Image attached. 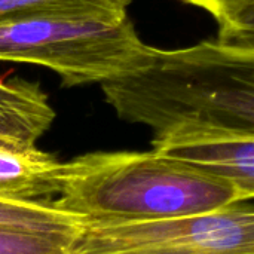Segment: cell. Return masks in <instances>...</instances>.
Returning <instances> with one entry per match:
<instances>
[{
	"label": "cell",
	"mask_w": 254,
	"mask_h": 254,
	"mask_svg": "<svg viewBox=\"0 0 254 254\" xmlns=\"http://www.w3.org/2000/svg\"><path fill=\"white\" fill-rule=\"evenodd\" d=\"M149 45L128 16L45 15L0 24V61L55 71L64 86L103 83L143 67Z\"/></svg>",
	"instance_id": "obj_3"
},
{
	"label": "cell",
	"mask_w": 254,
	"mask_h": 254,
	"mask_svg": "<svg viewBox=\"0 0 254 254\" xmlns=\"http://www.w3.org/2000/svg\"><path fill=\"white\" fill-rule=\"evenodd\" d=\"M101 89L122 121L155 132L188 121L254 131V46L217 39L180 49L149 46L143 67Z\"/></svg>",
	"instance_id": "obj_1"
},
{
	"label": "cell",
	"mask_w": 254,
	"mask_h": 254,
	"mask_svg": "<svg viewBox=\"0 0 254 254\" xmlns=\"http://www.w3.org/2000/svg\"><path fill=\"white\" fill-rule=\"evenodd\" d=\"M132 0H0V24L45 15H89L107 19L128 16Z\"/></svg>",
	"instance_id": "obj_9"
},
{
	"label": "cell",
	"mask_w": 254,
	"mask_h": 254,
	"mask_svg": "<svg viewBox=\"0 0 254 254\" xmlns=\"http://www.w3.org/2000/svg\"><path fill=\"white\" fill-rule=\"evenodd\" d=\"M210 12L219 25L217 40L254 46V0H185Z\"/></svg>",
	"instance_id": "obj_10"
},
{
	"label": "cell",
	"mask_w": 254,
	"mask_h": 254,
	"mask_svg": "<svg viewBox=\"0 0 254 254\" xmlns=\"http://www.w3.org/2000/svg\"><path fill=\"white\" fill-rule=\"evenodd\" d=\"M71 238L0 228V254H67Z\"/></svg>",
	"instance_id": "obj_11"
},
{
	"label": "cell",
	"mask_w": 254,
	"mask_h": 254,
	"mask_svg": "<svg viewBox=\"0 0 254 254\" xmlns=\"http://www.w3.org/2000/svg\"><path fill=\"white\" fill-rule=\"evenodd\" d=\"M80 219L58 208L52 199L0 198V228L73 237Z\"/></svg>",
	"instance_id": "obj_8"
},
{
	"label": "cell",
	"mask_w": 254,
	"mask_h": 254,
	"mask_svg": "<svg viewBox=\"0 0 254 254\" xmlns=\"http://www.w3.org/2000/svg\"><path fill=\"white\" fill-rule=\"evenodd\" d=\"M152 150L201 174L254 195V131L188 121L155 132Z\"/></svg>",
	"instance_id": "obj_5"
},
{
	"label": "cell",
	"mask_w": 254,
	"mask_h": 254,
	"mask_svg": "<svg viewBox=\"0 0 254 254\" xmlns=\"http://www.w3.org/2000/svg\"><path fill=\"white\" fill-rule=\"evenodd\" d=\"M63 162L36 146L0 140V198L52 199L58 193Z\"/></svg>",
	"instance_id": "obj_6"
},
{
	"label": "cell",
	"mask_w": 254,
	"mask_h": 254,
	"mask_svg": "<svg viewBox=\"0 0 254 254\" xmlns=\"http://www.w3.org/2000/svg\"><path fill=\"white\" fill-rule=\"evenodd\" d=\"M247 199L237 188L149 152H91L63 162L52 202L82 222L210 213Z\"/></svg>",
	"instance_id": "obj_2"
},
{
	"label": "cell",
	"mask_w": 254,
	"mask_h": 254,
	"mask_svg": "<svg viewBox=\"0 0 254 254\" xmlns=\"http://www.w3.org/2000/svg\"><path fill=\"white\" fill-rule=\"evenodd\" d=\"M54 119L55 112L39 83L0 77V140L36 146Z\"/></svg>",
	"instance_id": "obj_7"
},
{
	"label": "cell",
	"mask_w": 254,
	"mask_h": 254,
	"mask_svg": "<svg viewBox=\"0 0 254 254\" xmlns=\"http://www.w3.org/2000/svg\"><path fill=\"white\" fill-rule=\"evenodd\" d=\"M67 254H254L253 204L167 219L80 222Z\"/></svg>",
	"instance_id": "obj_4"
}]
</instances>
